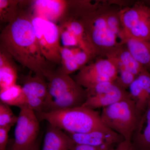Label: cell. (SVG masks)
Returning a JSON list of instances; mask_svg holds the SVG:
<instances>
[{"instance_id": "cell-25", "label": "cell", "mask_w": 150, "mask_h": 150, "mask_svg": "<svg viewBox=\"0 0 150 150\" xmlns=\"http://www.w3.org/2000/svg\"><path fill=\"white\" fill-rule=\"evenodd\" d=\"M60 33V40L63 47H79L80 48V44L77 38L69 30L59 26Z\"/></svg>"}, {"instance_id": "cell-21", "label": "cell", "mask_w": 150, "mask_h": 150, "mask_svg": "<svg viewBox=\"0 0 150 150\" xmlns=\"http://www.w3.org/2000/svg\"><path fill=\"white\" fill-rule=\"evenodd\" d=\"M123 46L124 45L107 57L110 56L115 58L123 65L126 70L137 77L146 69L137 62L127 48H124Z\"/></svg>"}, {"instance_id": "cell-13", "label": "cell", "mask_w": 150, "mask_h": 150, "mask_svg": "<svg viewBox=\"0 0 150 150\" xmlns=\"http://www.w3.org/2000/svg\"><path fill=\"white\" fill-rule=\"evenodd\" d=\"M121 43L133 57L145 68H150V41L132 37L122 31Z\"/></svg>"}, {"instance_id": "cell-28", "label": "cell", "mask_w": 150, "mask_h": 150, "mask_svg": "<svg viewBox=\"0 0 150 150\" xmlns=\"http://www.w3.org/2000/svg\"><path fill=\"white\" fill-rule=\"evenodd\" d=\"M110 150H134V149L132 142L123 140L117 144L115 148L112 147Z\"/></svg>"}, {"instance_id": "cell-20", "label": "cell", "mask_w": 150, "mask_h": 150, "mask_svg": "<svg viewBox=\"0 0 150 150\" xmlns=\"http://www.w3.org/2000/svg\"><path fill=\"white\" fill-rule=\"evenodd\" d=\"M22 87L26 96L36 97L45 101L48 96V85L42 77L37 75L35 77H28Z\"/></svg>"}, {"instance_id": "cell-5", "label": "cell", "mask_w": 150, "mask_h": 150, "mask_svg": "<svg viewBox=\"0 0 150 150\" xmlns=\"http://www.w3.org/2000/svg\"><path fill=\"white\" fill-rule=\"evenodd\" d=\"M40 51L46 61L61 63L59 26L56 23L33 15L30 16Z\"/></svg>"}, {"instance_id": "cell-15", "label": "cell", "mask_w": 150, "mask_h": 150, "mask_svg": "<svg viewBox=\"0 0 150 150\" xmlns=\"http://www.w3.org/2000/svg\"><path fill=\"white\" fill-rule=\"evenodd\" d=\"M132 143L134 150H150V100L140 117Z\"/></svg>"}, {"instance_id": "cell-29", "label": "cell", "mask_w": 150, "mask_h": 150, "mask_svg": "<svg viewBox=\"0 0 150 150\" xmlns=\"http://www.w3.org/2000/svg\"><path fill=\"white\" fill-rule=\"evenodd\" d=\"M35 146L34 147H33V149H31L30 150H35Z\"/></svg>"}, {"instance_id": "cell-10", "label": "cell", "mask_w": 150, "mask_h": 150, "mask_svg": "<svg viewBox=\"0 0 150 150\" xmlns=\"http://www.w3.org/2000/svg\"><path fill=\"white\" fill-rule=\"evenodd\" d=\"M69 137L75 144L95 146L114 145L124 140L121 136L111 130H98L84 134H69Z\"/></svg>"}, {"instance_id": "cell-7", "label": "cell", "mask_w": 150, "mask_h": 150, "mask_svg": "<svg viewBox=\"0 0 150 150\" xmlns=\"http://www.w3.org/2000/svg\"><path fill=\"white\" fill-rule=\"evenodd\" d=\"M118 76L117 67L111 60L106 58L86 65L80 70L75 81L87 89L102 82L115 81Z\"/></svg>"}, {"instance_id": "cell-19", "label": "cell", "mask_w": 150, "mask_h": 150, "mask_svg": "<svg viewBox=\"0 0 150 150\" xmlns=\"http://www.w3.org/2000/svg\"><path fill=\"white\" fill-rule=\"evenodd\" d=\"M1 102L20 108L26 106V97L21 86L16 84L0 90Z\"/></svg>"}, {"instance_id": "cell-14", "label": "cell", "mask_w": 150, "mask_h": 150, "mask_svg": "<svg viewBox=\"0 0 150 150\" xmlns=\"http://www.w3.org/2000/svg\"><path fill=\"white\" fill-rule=\"evenodd\" d=\"M130 97L128 91L118 86L110 91L88 97L82 106L94 110L110 106Z\"/></svg>"}, {"instance_id": "cell-9", "label": "cell", "mask_w": 150, "mask_h": 150, "mask_svg": "<svg viewBox=\"0 0 150 150\" xmlns=\"http://www.w3.org/2000/svg\"><path fill=\"white\" fill-rule=\"evenodd\" d=\"M128 89L130 98L142 114L150 100V73L147 69L137 76Z\"/></svg>"}, {"instance_id": "cell-1", "label": "cell", "mask_w": 150, "mask_h": 150, "mask_svg": "<svg viewBox=\"0 0 150 150\" xmlns=\"http://www.w3.org/2000/svg\"><path fill=\"white\" fill-rule=\"evenodd\" d=\"M2 48L21 65L45 76L48 72L46 61L40 51L30 17L17 15L2 31Z\"/></svg>"}, {"instance_id": "cell-3", "label": "cell", "mask_w": 150, "mask_h": 150, "mask_svg": "<svg viewBox=\"0 0 150 150\" xmlns=\"http://www.w3.org/2000/svg\"><path fill=\"white\" fill-rule=\"evenodd\" d=\"M37 116L39 120L70 134L111 130L104 125L98 112L83 106L37 112Z\"/></svg>"}, {"instance_id": "cell-16", "label": "cell", "mask_w": 150, "mask_h": 150, "mask_svg": "<svg viewBox=\"0 0 150 150\" xmlns=\"http://www.w3.org/2000/svg\"><path fill=\"white\" fill-rule=\"evenodd\" d=\"M74 144L69 136L50 125L44 137L42 150H70Z\"/></svg>"}, {"instance_id": "cell-11", "label": "cell", "mask_w": 150, "mask_h": 150, "mask_svg": "<svg viewBox=\"0 0 150 150\" xmlns=\"http://www.w3.org/2000/svg\"><path fill=\"white\" fill-rule=\"evenodd\" d=\"M87 98L86 89L79 85L51 100L45 107V112L82 106Z\"/></svg>"}, {"instance_id": "cell-22", "label": "cell", "mask_w": 150, "mask_h": 150, "mask_svg": "<svg viewBox=\"0 0 150 150\" xmlns=\"http://www.w3.org/2000/svg\"><path fill=\"white\" fill-rule=\"evenodd\" d=\"M18 1L0 0V18L4 22L9 23L17 16Z\"/></svg>"}, {"instance_id": "cell-27", "label": "cell", "mask_w": 150, "mask_h": 150, "mask_svg": "<svg viewBox=\"0 0 150 150\" xmlns=\"http://www.w3.org/2000/svg\"><path fill=\"white\" fill-rule=\"evenodd\" d=\"M11 127H0V150H6Z\"/></svg>"}, {"instance_id": "cell-26", "label": "cell", "mask_w": 150, "mask_h": 150, "mask_svg": "<svg viewBox=\"0 0 150 150\" xmlns=\"http://www.w3.org/2000/svg\"><path fill=\"white\" fill-rule=\"evenodd\" d=\"M113 145H104L100 146H95L85 144H75L70 150H110Z\"/></svg>"}, {"instance_id": "cell-24", "label": "cell", "mask_w": 150, "mask_h": 150, "mask_svg": "<svg viewBox=\"0 0 150 150\" xmlns=\"http://www.w3.org/2000/svg\"><path fill=\"white\" fill-rule=\"evenodd\" d=\"M18 117L14 114L9 105L0 103V127H11L16 123Z\"/></svg>"}, {"instance_id": "cell-8", "label": "cell", "mask_w": 150, "mask_h": 150, "mask_svg": "<svg viewBox=\"0 0 150 150\" xmlns=\"http://www.w3.org/2000/svg\"><path fill=\"white\" fill-rule=\"evenodd\" d=\"M69 6V2L64 0H36L32 8L34 15L56 23L66 16Z\"/></svg>"}, {"instance_id": "cell-23", "label": "cell", "mask_w": 150, "mask_h": 150, "mask_svg": "<svg viewBox=\"0 0 150 150\" xmlns=\"http://www.w3.org/2000/svg\"><path fill=\"white\" fill-rule=\"evenodd\" d=\"M105 16L108 28L113 34L119 38L121 42L120 37L123 29L119 16V11L117 12L109 10L106 8Z\"/></svg>"}, {"instance_id": "cell-18", "label": "cell", "mask_w": 150, "mask_h": 150, "mask_svg": "<svg viewBox=\"0 0 150 150\" xmlns=\"http://www.w3.org/2000/svg\"><path fill=\"white\" fill-rule=\"evenodd\" d=\"M7 52L4 53L1 48L0 52V90L9 87L16 84L18 77L16 70L9 60L7 56Z\"/></svg>"}, {"instance_id": "cell-17", "label": "cell", "mask_w": 150, "mask_h": 150, "mask_svg": "<svg viewBox=\"0 0 150 150\" xmlns=\"http://www.w3.org/2000/svg\"><path fill=\"white\" fill-rule=\"evenodd\" d=\"M63 19L61 26L69 30L77 38L80 44V48L87 52L92 57H95L94 53L92 48L83 25L79 19L74 16L66 17Z\"/></svg>"}, {"instance_id": "cell-12", "label": "cell", "mask_w": 150, "mask_h": 150, "mask_svg": "<svg viewBox=\"0 0 150 150\" xmlns=\"http://www.w3.org/2000/svg\"><path fill=\"white\" fill-rule=\"evenodd\" d=\"M45 77L48 79L49 83L48 96L45 100L44 108L54 98L79 86L69 75L61 71L54 74L49 71Z\"/></svg>"}, {"instance_id": "cell-2", "label": "cell", "mask_w": 150, "mask_h": 150, "mask_svg": "<svg viewBox=\"0 0 150 150\" xmlns=\"http://www.w3.org/2000/svg\"><path fill=\"white\" fill-rule=\"evenodd\" d=\"M74 8V16L79 18L83 25L95 56L107 57L123 46L108 28L105 16L106 8L91 5L88 2L79 1Z\"/></svg>"}, {"instance_id": "cell-4", "label": "cell", "mask_w": 150, "mask_h": 150, "mask_svg": "<svg viewBox=\"0 0 150 150\" xmlns=\"http://www.w3.org/2000/svg\"><path fill=\"white\" fill-rule=\"evenodd\" d=\"M142 115L130 97L103 108L101 120L108 129L132 142V137Z\"/></svg>"}, {"instance_id": "cell-6", "label": "cell", "mask_w": 150, "mask_h": 150, "mask_svg": "<svg viewBox=\"0 0 150 150\" xmlns=\"http://www.w3.org/2000/svg\"><path fill=\"white\" fill-rule=\"evenodd\" d=\"M18 117L11 150L32 149L39 133V119L35 111L27 106L20 108Z\"/></svg>"}]
</instances>
